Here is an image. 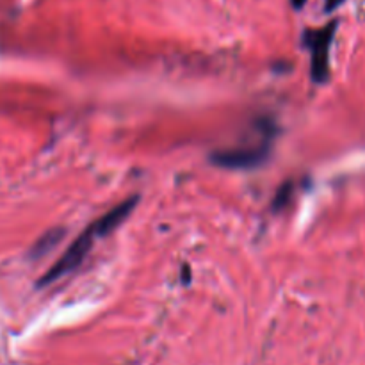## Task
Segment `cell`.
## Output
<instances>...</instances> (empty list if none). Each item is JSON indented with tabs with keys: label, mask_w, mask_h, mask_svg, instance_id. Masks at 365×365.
<instances>
[{
	"label": "cell",
	"mask_w": 365,
	"mask_h": 365,
	"mask_svg": "<svg viewBox=\"0 0 365 365\" xmlns=\"http://www.w3.org/2000/svg\"><path fill=\"white\" fill-rule=\"evenodd\" d=\"M95 239H98V237H96L95 226H93L91 223L86 230L80 232V234L77 235V239L66 248V252L59 256V261H57L56 264H54L52 267L39 278L38 282L39 287H47V285L57 282V280L61 278V276H65V274L77 269L78 265L82 264V261L86 258L87 253H89V250H91Z\"/></svg>",
	"instance_id": "6da1fadb"
},
{
	"label": "cell",
	"mask_w": 365,
	"mask_h": 365,
	"mask_svg": "<svg viewBox=\"0 0 365 365\" xmlns=\"http://www.w3.org/2000/svg\"><path fill=\"white\" fill-rule=\"evenodd\" d=\"M65 234H66L65 228H52V230H48L45 235H41L38 239V243H36L31 250L32 258H39V256H43L47 255V253L52 252L57 244L61 243Z\"/></svg>",
	"instance_id": "5b68a950"
},
{
	"label": "cell",
	"mask_w": 365,
	"mask_h": 365,
	"mask_svg": "<svg viewBox=\"0 0 365 365\" xmlns=\"http://www.w3.org/2000/svg\"><path fill=\"white\" fill-rule=\"evenodd\" d=\"M344 0H327V5H324V11L327 13H331V11H335V9L339 8L340 4H342Z\"/></svg>",
	"instance_id": "52a82bcc"
},
{
	"label": "cell",
	"mask_w": 365,
	"mask_h": 365,
	"mask_svg": "<svg viewBox=\"0 0 365 365\" xmlns=\"http://www.w3.org/2000/svg\"><path fill=\"white\" fill-rule=\"evenodd\" d=\"M305 2H307V0H291V4L294 9H301L305 5Z\"/></svg>",
	"instance_id": "9c48e42d"
},
{
	"label": "cell",
	"mask_w": 365,
	"mask_h": 365,
	"mask_svg": "<svg viewBox=\"0 0 365 365\" xmlns=\"http://www.w3.org/2000/svg\"><path fill=\"white\" fill-rule=\"evenodd\" d=\"M137 201H140V198H137V196H131V198H126L125 201L118 203L116 207H113L111 210H107V212H105L102 218H98L96 221H93V226H95V232H96V237H98V239H102V237H105V235L113 234L118 226L122 225V223L125 221L129 216H131L132 210H134L135 205H137Z\"/></svg>",
	"instance_id": "277c9868"
},
{
	"label": "cell",
	"mask_w": 365,
	"mask_h": 365,
	"mask_svg": "<svg viewBox=\"0 0 365 365\" xmlns=\"http://www.w3.org/2000/svg\"><path fill=\"white\" fill-rule=\"evenodd\" d=\"M267 155H269V141H264L255 146H237L232 150L214 152L212 162L228 170H248L262 164Z\"/></svg>",
	"instance_id": "3957f363"
},
{
	"label": "cell",
	"mask_w": 365,
	"mask_h": 365,
	"mask_svg": "<svg viewBox=\"0 0 365 365\" xmlns=\"http://www.w3.org/2000/svg\"><path fill=\"white\" fill-rule=\"evenodd\" d=\"M191 280V269L189 265H182V283H189Z\"/></svg>",
	"instance_id": "ba28073f"
},
{
	"label": "cell",
	"mask_w": 365,
	"mask_h": 365,
	"mask_svg": "<svg viewBox=\"0 0 365 365\" xmlns=\"http://www.w3.org/2000/svg\"><path fill=\"white\" fill-rule=\"evenodd\" d=\"M292 196H294V184L292 182L282 184L278 191H276V195H274L273 203H271L273 212H280V210L285 209V207L291 203Z\"/></svg>",
	"instance_id": "8992f818"
},
{
	"label": "cell",
	"mask_w": 365,
	"mask_h": 365,
	"mask_svg": "<svg viewBox=\"0 0 365 365\" xmlns=\"http://www.w3.org/2000/svg\"><path fill=\"white\" fill-rule=\"evenodd\" d=\"M337 31V22H330L322 29H312L303 34L305 45L312 52V78L313 82H327L330 77V45Z\"/></svg>",
	"instance_id": "7a4b0ae2"
}]
</instances>
